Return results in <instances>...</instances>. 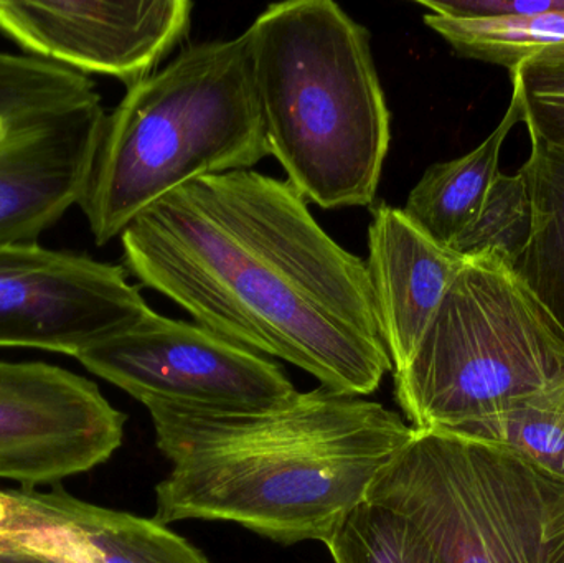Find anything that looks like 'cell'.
Instances as JSON below:
<instances>
[{
    "mask_svg": "<svg viewBox=\"0 0 564 563\" xmlns=\"http://www.w3.org/2000/svg\"><path fill=\"white\" fill-rule=\"evenodd\" d=\"M270 155L318 207H368L391 141L370 32L330 0L273 3L247 30Z\"/></svg>",
    "mask_w": 564,
    "mask_h": 563,
    "instance_id": "obj_3",
    "label": "cell"
},
{
    "mask_svg": "<svg viewBox=\"0 0 564 563\" xmlns=\"http://www.w3.org/2000/svg\"><path fill=\"white\" fill-rule=\"evenodd\" d=\"M416 432L446 433L564 376V329L510 264L466 258L416 353L394 370Z\"/></svg>",
    "mask_w": 564,
    "mask_h": 563,
    "instance_id": "obj_5",
    "label": "cell"
},
{
    "mask_svg": "<svg viewBox=\"0 0 564 563\" xmlns=\"http://www.w3.org/2000/svg\"><path fill=\"white\" fill-rule=\"evenodd\" d=\"M124 425L91 380L0 360V479L40 488L91 472L118 452Z\"/></svg>",
    "mask_w": 564,
    "mask_h": 563,
    "instance_id": "obj_9",
    "label": "cell"
},
{
    "mask_svg": "<svg viewBox=\"0 0 564 563\" xmlns=\"http://www.w3.org/2000/svg\"><path fill=\"white\" fill-rule=\"evenodd\" d=\"M367 499L406 518L440 563H564V481L502 446L414 430Z\"/></svg>",
    "mask_w": 564,
    "mask_h": 563,
    "instance_id": "obj_6",
    "label": "cell"
},
{
    "mask_svg": "<svg viewBox=\"0 0 564 563\" xmlns=\"http://www.w3.org/2000/svg\"><path fill=\"white\" fill-rule=\"evenodd\" d=\"M118 264L36 241L0 245V349L78 357L151 313Z\"/></svg>",
    "mask_w": 564,
    "mask_h": 563,
    "instance_id": "obj_8",
    "label": "cell"
},
{
    "mask_svg": "<svg viewBox=\"0 0 564 563\" xmlns=\"http://www.w3.org/2000/svg\"><path fill=\"white\" fill-rule=\"evenodd\" d=\"M325 545L334 563H440L406 518L368 499L341 521Z\"/></svg>",
    "mask_w": 564,
    "mask_h": 563,
    "instance_id": "obj_19",
    "label": "cell"
},
{
    "mask_svg": "<svg viewBox=\"0 0 564 563\" xmlns=\"http://www.w3.org/2000/svg\"><path fill=\"white\" fill-rule=\"evenodd\" d=\"M105 119L95 102L0 139V245L36 241L79 205Z\"/></svg>",
    "mask_w": 564,
    "mask_h": 563,
    "instance_id": "obj_12",
    "label": "cell"
},
{
    "mask_svg": "<svg viewBox=\"0 0 564 563\" xmlns=\"http://www.w3.org/2000/svg\"><path fill=\"white\" fill-rule=\"evenodd\" d=\"M142 405L174 403L204 410H258L297 393L280 364L200 324L151 313L76 357Z\"/></svg>",
    "mask_w": 564,
    "mask_h": 563,
    "instance_id": "obj_7",
    "label": "cell"
},
{
    "mask_svg": "<svg viewBox=\"0 0 564 563\" xmlns=\"http://www.w3.org/2000/svg\"><path fill=\"white\" fill-rule=\"evenodd\" d=\"M144 407L172 465L155 521L231 522L281 545L325 544L414 435L400 413L322 386L268 409Z\"/></svg>",
    "mask_w": 564,
    "mask_h": 563,
    "instance_id": "obj_2",
    "label": "cell"
},
{
    "mask_svg": "<svg viewBox=\"0 0 564 563\" xmlns=\"http://www.w3.org/2000/svg\"><path fill=\"white\" fill-rule=\"evenodd\" d=\"M510 76L530 138L564 151V58L530 59Z\"/></svg>",
    "mask_w": 564,
    "mask_h": 563,
    "instance_id": "obj_21",
    "label": "cell"
},
{
    "mask_svg": "<svg viewBox=\"0 0 564 563\" xmlns=\"http://www.w3.org/2000/svg\"><path fill=\"white\" fill-rule=\"evenodd\" d=\"M441 435L502 446L564 481V376Z\"/></svg>",
    "mask_w": 564,
    "mask_h": 563,
    "instance_id": "obj_16",
    "label": "cell"
},
{
    "mask_svg": "<svg viewBox=\"0 0 564 563\" xmlns=\"http://www.w3.org/2000/svg\"><path fill=\"white\" fill-rule=\"evenodd\" d=\"M0 548L48 563H210L155 519L52 489H0Z\"/></svg>",
    "mask_w": 564,
    "mask_h": 563,
    "instance_id": "obj_11",
    "label": "cell"
},
{
    "mask_svg": "<svg viewBox=\"0 0 564 563\" xmlns=\"http://www.w3.org/2000/svg\"><path fill=\"white\" fill-rule=\"evenodd\" d=\"M424 23L464 58L513 72L530 59L564 58V10L532 17L453 20L426 13Z\"/></svg>",
    "mask_w": 564,
    "mask_h": 563,
    "instance_id": "obj_18",
    "label": "cell"
},
{
    "mask_svg": "<svg viewBox=\"0 0 564 563\" xmlns=\"http://www.w3.org/2000/svg\"><path fill=\"white\" fill-rule=\"evenodd\" d=\"M466 258L424 234L403 208L380 205L368 227L367 270L394 370L416 353Z\"/></svg>",
    "mask_w": 564,
    "mask_h": 563,
    "instance_id": "obj_13",
    "label": "cell"
},
{
    "mask_svg": "<svg viewBox=\"0 0 564 563\" xmlns=\"http://www.w3.org/2000/svg\"><path fill=\"white\" fill-rule=\"evenodd\" d=\"M522 121V106L512 93L506 116L482 144L463 158L437 162L424 172L408 195L403 208L406 217L437 243L453 248L476 220L490 185L500 174L503 142Z\"/></svg>",
    "mask_w": 564,
    "mask_h": 563,
    "instance_id": "obj_14",
    "label": "cell"
},
{
    "mask_svg": "<svg viewBox=\"0 0 564 563\" xmlns=\"http://www.w3.org/2000/svg\"><path fill=\"white\" fill-rule=\"evenodd\" d=\"M533 230V205L522 171L497 175L476 220L457 238L453 250L464 258L494 255L516 270Z\"/></svg>",
    "mask_w": 564,
    "mask_h": 563,
    "instance_id": "obj_20",
    "label": "cell"
},
{
    "mask_svg": "<svg viewBox=\"0 0 564 563\" xmlns=\"http://www.w3.org/2000/svg\"><path fill=\"white\" fill-rule=\"evenodd\" d=\"M126 268L197 324L367 397L393 370L367 261L341 248L305 198L240 169L175 188L121 235Z\"/></svg>",
    "mask_w": 564,
    "mask_h": 563,
    "instance_id": "obj_1",
    "label": "cell"
},
{
    "mask_svg": "<svg viewBox=\"0 0 564 563\" xmlns=\"http://www.w3.org/2000/svg\"><path fill=\"white\" fill-rule=\"evenodd\" d=\"M530 139L520 171L529 182L533 230L516 273L564 329V151Z\"/></svg>",
    "mask_w": 564,
    "mask_h": 563,
    "instance_id": "obj_15",
    "label": "cell"
},
{
    "mask_svg": "<svg viewBox=\"0 0 564 563\" xmlns=\"http://www.w3.org/2000/svg\"><path fill=\"white\" fill-rule=\"evenodd\" d=\"M192 10L188 0L0 2V33L26 55L131 88L185 39Z\"/></svg>",
    "mask_w": 564,
    "mask_h": 563,
    "instance_id": "obj_10",
    "label": "cell"
},
{
    "mask_svg": "<svg viewBox=\"0 0 564 563\" xmlns=\"http://www.w3.org/2000/svg\"><path fill=\"white\" fill-rule=\"evenodd\" d=\"M0 563H48L42 559L32 557L22 552L10 551V549L0 548Z\"/></svg>",
    "mask_w": 564,
    "mask_h": 563,
    "instance_id": "obj_22",
    "label": "cell"
},
{
    "mask_svg": "<svg viewBox=\"0 0 564 563\" xmlns=\"http://www.w3.org/2000/svg\"><path fill=\"white\" fill-rule=\"evenodd\" d=\"M267 155L250 36L197 43L106 116L79 207L102 247L175 188Z\"/></svg>",
    "mask_w": 564,
    "mask_h": 563,
    "instance_id": "obj_4",
    "label": "cell"
},
{
    "mask_svg": "<svg viewBox=\"0 0 564 563\" xmlns=\"http://www.w3.org/2000/svg\"><path fill=\"white\" fill-rule=\"evenodd\" d=\"M95 102L101 99L88 76L0 52V139Z\"/></svg>",
    "mask_w": 564,
    "mask_h": 563,
    "instance_id": "obj_17",
    "label": "cell"
}]
</instances>
